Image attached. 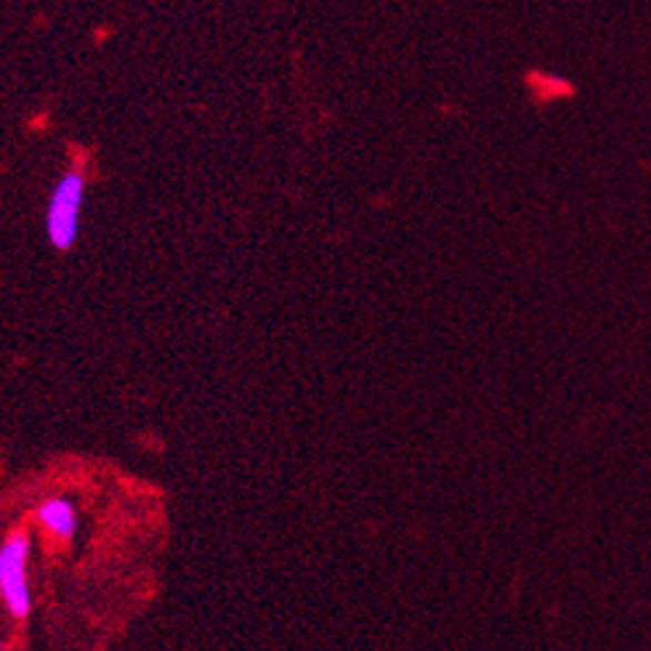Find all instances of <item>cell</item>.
Listing matches in <instances>:
<instances>
[{
  "label": "cell",
  "mask_w": 651,
  "mask_h": 651,
  "mask_svg": "<svg viewBox=\"0 0 651 651\" xmlns=\"http://www.w3.org/2000/svg\"><path fill=\"white\" fill-rule=\"evenodd\" d=\"M85 200V173L70 167L59 176L45 205V237L57 251H72L80 237V216Z\"/></svg>",
  "instance_id": "6da1fadb"
},
{
  "label": "cell",
  "mask_w": 651,
  "mask_h": 651,
  "mask_svg": "<svg viewBox=\"0 0 651 651\" xmlns=\"http://www.w3.org/2000/svg\"><path fill=\"white\" fill-rule=\"evenodd\" d=\"M30 550L32 537L27 529H13L0 542V601L13 620H24L32 612Z\"/></svg>",
  "instance_id": "7a4b0ae2"
},
{
  "label": "cell",
  "mask_w": 651,
  "mask_h": 651,
  "mask_svg": "<svg viewBox=\"0 0 651 651\" xmlns=\"http://www.w3.org/2000/svg\"><path fill=\"white\" fill-rule=\"evenodd\" d=\"M35 519L40 527L45 529L51 537H57V540L62 542H70L72 537L78 535V508L75 502L67 500V498H51L45 502H40L38 511H35Z\"/></svg>",
  "instance_id": "3957f363"
}]
</instances>
